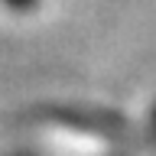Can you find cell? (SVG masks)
<instances>
[{
  "label": "cell",
  "instance_id": "obj_1",
  "mask_svg": "<svg viewBox=\"0 0 156 156\" xmlns=\"http://www.w3.org/2000/svg\"><path fill=\"white\" fill-rule=\"evenodd\" d=\"M7 3H10L13 10H29L33 3H36V0H7Z\"/></svg>",
  "mask_w": 156,
  "mask_h": 156
}]
</instances>
